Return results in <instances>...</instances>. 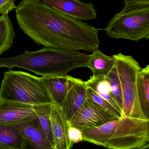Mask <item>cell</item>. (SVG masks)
I'll return each instance as SVG.
<instances>
[{
	"label": "cell",
	"instance_id": "cell-15",
	"mask_svg": "<svg viewBox=\"0 0 149 149\" xmlns=\"http://www.w3.org/2000/svg\"><path fill=\"white\" fill-rule=\"evenodd\" d=\"M113 56L106 55L97 49L89 55L88 68L91 69L93 77L106 76L115 65Z\"/></svg>",
	"mask_w": 149,
	"mask_h": 149
},
{
	"label": "cell",
	"instance_id": "cell-11",
	"mask_svg": "<svg viewBox=\"0 0 149 149\" xmlns=\"http://www.w3.org/2000/svg\"><path fill=\"white\" fill-rule=\"evenodd\" d=\"M87 89L85 81L74 77L61 109L67 121H70L84 103Z\"/></svg>",
	"mask_w": 149,
	"mask_h": 149
},
{
	"label": "cell",
	"instance_id": "cell-2",
	"mask_svg": "<svg viewBox=\"0 0 149 149\" xmlns=\"http://www.w3.org/2000/svg\"><path fill=\"white\" fill-rule=\"evenodd\" d=\"M89 55L77 50L45 47L15 57L0 59V68H17L29 70L42 77L68 76L70 71L83 67L88 68Z\"/></svg>",
	"mask_w": 149,
	"mask_h": 149
},
{
	"label": "cell",
	"instance_id": "cell-22",
	"mask_svg": "<svg viewBox=\"0 0 149 149\" xmlns=\"http://www.w3.org/2000/svg\"><path fill=\"white\" fill-rule=\"evenodd\" d=\"M124 7L121 12H130L149 6V0H123Z\"/></svg>",
	"mask_w": 149,
	"mask_h": 149
},
{
	"label": "cell",
	"instance_id": "cell-24",
	"mask_svg": "<svg viewBox=\"0 0 149 149\" xmlns=\"http://www.w3.org/2000/svg\"><path fill=\"white\" fill-rule=\"evenodd\" d=\"M15 1V0H0V14L2 15H7L16 9L17 6Z\"/></svg>",
	"mask_w": 149,
	"mask_h": 149
},
{
	"label": "cell",
	"instance_id": "cell-18",
	"mask_svg": "<svg viewBox=\"0 0 149 149\" xmlns=\"http://www.w3.org/2000/svg\"><path fill=\"white\" fill-rule=\"evenodd\" d=\"M15 35L13 26L8 14L0 16V55L11 48Z\"/></svg>",
	"mask_w": 149,
	"mask_h": 149
},
{
	"label": "cell",
	"instance_id": "cell-23",
	"mask_svg": "<svg viewBox=\"0 0 149 149\" xmlns=\"http://www.w3.org/2000/svg\"><path fill=\"white\" fill-rule=\"evenodd\" d=\"M68 137L73 145L83 141V136L81 130L71 125L68 121Z\"/></svg>",
	"mask_w": 149,
	"mask_h": 149
},
{
	"label": "cell",
	"instance_id": "cell-25",
	"mask_svg": "<svg viewBox=\"0 0 149 149\" xmlns=\"http://www.w3.org/2000/svg\"><path fill=\"white\" fill-rule=\"evenodd\" d=\"M15 1H16V0H15Z\"/></svg>",
	"mask_w": 149,
	"mask_h": 149
},
{
	"label": "cell",
	"instance_id": "cell-4",
	"mask_svg": "<svg viewBox=\"0 0 149 149\" xmlns=\"http://www.w3.org/2000/svg\"><path fill=\"white\" fill-rule=\"evenodd\" d=\"M0 98L31 105L53 104L42 77L22 71L5 72L0 89Z\"/></svg>",
	"mask_w": 149,
	"mask_h": 149
},
{
	"label": "cell",
	"instance_id": "cell-20",
	"mask_svg": "<svg viewBox=\"0 0 149 149\" xmlns=\"http://www.w3.org/2000/svg\"><path fill=\"white\" fill-rule=\"evenodd\" d=\"M105 77L109 84L111 91L122 111L123 96L122 89L115 64L109 73Z\"/></svg>",
	"mask_w": 149,
	"mask_h": 149
},
{
	"label": "cell",
	"instance_id": "cell-8",
	"mask_svg": "<svg viewBox=\"0 0 149 149\" xmlns=\"http://www.w3.org/2000/svg\"><path fill=\"white\" fill-rule=\"evenodd\" d=\"M48 6L70 18L79 21L96 18V10L92 3L79 0H41Z\"/></svg>",
	"mask_w": 149,
	"mask_h": 149
},
{
	"label": "cell",
	"instance_id": "cell-12",
	"mask_svg": "<svg viewBox=\"0 0 149 149\" xmlns=\"http://www.w3.org/2000/svg\"><path fill=\"white\" fill-rule=\"evenodd\" d=\"M54 149H70L74 145L68 137V121L61 110L52 104L50 114Z\"/></svg>",
	"mask_w": 149,
	"mask_h": 149
},
{
	"label": "cell",
	"instance_id": "cell-16",
	"mask_svg": "<svg viewBox=\"0 0 149 149\" xmlns=\"http://www.w3.org/2000/svg\"><path fill=\"white\" fill-rule=\"evenodd\" d=\"M137 91L141 109L149 119V65L140 68L137 78Z\"/></svg>",
	"mask_w": 149,
	"mask_h": 149
},
{
	"label": "cell",
	"instance_id": "cell-6",
	"mask_svg": "<svg viewBox=\"0 0 149 149\" xmlns=\"http://www.w3.org/2000/svg\"><path fill=\"white\" fill-rule=\"evenodd\" d=\"M106 34L115 39L138 42L149 38V6L114 15L105 29Z\"/></svg>",
	"mask_w": 149,
	"mask_h": 149
},
{
	"label": "cell",
	"instance_id": "cell-9",
	"mask_svg": "<svg viewBox=\"0 0 149 149\" xmlns=\"http://www.w3.org/2000/svg\"><path fill=\"white\" fill-rule=\"evenodd\" d=\"M13 125L16 127L28 145L37 149H53L38 117L27 119Z\"/></svg>",
	"mask_w": 149,
	"mask_h": 149
},
{
	"label": "cell",
	"instance_id": "cell-7",
	"mask_svg": "<svg viewBox=\"0 0 149 149\" xmlns=\"http://www.w3.org/2000/svg\"><path fill=\"white\" fill-rule=\"evenodd\" d=\"M118 118L87 97L77 113L69 121L80 130L94 128Z\"/></svg>",
	"mask_w": 149,
	"mask_h": 149
},
{
	"label": "cell",
	"instance_id": "cell-17",
	"mask_svg": "<svg viewBox=\"0 0 149 149\" xmlns=\"http://www.w3.org/2000/svg\"><path fill=\"white\" fill-rule=\"evenodd\" d=\"M85 83L87 87L92 89L122 113V111L111 91L109 84L105 76L91 77L88 81H85Z\"/></svg>",
	"mask_w": 149,
	"mask_h": 149
},
{
	"label": "cell",
	"instance_id": "cell-1",
	"mask_svg": "<svg viewBox=\"0 0 149 149\" xmlns=\"http://www.w3.org/2000/svg\"><path fill=\"white\" fill-rule=\"evenodd\" d=\"M36 29L40 45L45 47L91 52L100 45L98 30L95 26L49 6L39 15Z\"/></svg>",
	"mask_w": 149,
	"mask_h": 149
},
{
	"label": "cell",
	"instance_id": "cell-5",
	"mask_svg": "<svg viewBox=\"0 0 149 149\" xmlns=\"http://www.w3.org/2000/svg\"><path fill=\"white\" fill-rule=\"evenodd\" d=\"M112 56L115 59L122 89V117L149 120L143 114L138 97L137 78L141 68L139 63L131 56L121 53Z\"/></svg>",
	"mask_w": 149,
	"mask_h": 149
},
{
	"label": "cell",
	"instance_id": "cell-21",
	"mask_svg": "<svg viewBox=\"0 0 149 149\" xmlns=\"http://www.w3.org/2000/svg\"><path fill=\"white\" fill-rule=\"evenodd\" d=\"M87 97L88 98H90L95 102L97 105L107 111L116 116L117 117L120 118L122 117V113L120 111L118 110L107 101L100 96L89 87H87Z\"/></svg>",
	"mask_w": 149,
	"mask_h": 149
},
{
	"label": "cell",
	"instance_id": "cell-19",
	"mask_svg": "<svg viewBox=\"0 0 149 149\" xmlns=\"http://www.w3.org/2000/svg\"><path fill=\"white\" fill-rule=\"evenodd\" d=\"M52 104H50L34 105L40 123L46 132L48 138L54 149V139L50 119V114Z\"/></svg>",
	"mask_w": 149,
	"mask_h": 149
},
{
	"label": "cell",
	"instance_id": "cell-14",
	"mask_svg": "<svg viewBox=\"0 0 149 149\" xmlns=\"http://www.w3.org/2000/svg\"><path fill=\"white\" fill-rule=\"evenodd\" d=\"M27 145L16 127L0 123V149H25Z\"/></svg>",
	"mask_w": 149,
	"mask_h": 149
},
{
	"label": "cell",
	"instance_id": "cell-3",
	"mask_svg": "<svg viewBox=\"0 0 149 149\" xmlns=\"http://www.w3.org/2000/svg\"><path fill=\"white\" fill-rule=\"evenodd\" d=\"M83 141L112 149L149 147V120L122 117L94 128L81 130Z\"/></svg>",
	"mask_w": 149,
	"mask_h": 149
},
{
	"label": "cell",
	"instance_id": "cell-10",
	"mask_svg": "<svg viewBox=\"0 0 149 149\" xmlns=\"http://www.w3.org/2000/svg\"><path fill=\"white\" fill-rule=\"evenodd\" d=\"M37 117L34 105L0 98V123L13 124Z\"/></svg>",
	"mask_w": 149,
	"mask_h": 149
},
{
	"label": "cell",
	"instance_id": "cell-13",
	"mask_svg": "<svg viewBox=\"0 0 149 149\" xmlns=\"http://www.w3.org/2000/svg\"><path fill=\"white\" fill-rule=\"evenodd\" d=\"M74 77H42V79L52 98L53 104L61 109Z\"/></svg>",
	"mask_w": 149,
	"mask_h": 149
}]
</instances>
